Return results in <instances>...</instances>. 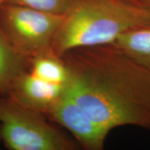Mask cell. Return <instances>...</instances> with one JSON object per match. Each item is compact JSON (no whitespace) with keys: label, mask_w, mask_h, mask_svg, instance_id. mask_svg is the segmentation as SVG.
Returning a JSON list of instances; mask_svg holds the SVG:
<instances>
[{"label":"cell","mask_w":150,"mask_h":150,"mask_svg":"<svg viewBox=\"0 0 150 150\" xmlns=\"http://www.w3.org/2000/svg\"><path fill=\"white\" fill-rule=\"evenodd\" d=\"M64 90L65 85L43 81L28 70L18 75L7 95L24 107L48 115Z\"/></svg>","instance_id":"obj_6"},{"label":"cell","mask_w":150,"mask_h":150,"mask_svg":"<svg viewBox=\"0 0 150 150\" xmlns=\"http://www.w3.org/2000/svg\"><path fill=\"white\" fill-rule=\"evenodd\" d=\"M61 58L69 73L65 89L95 122L109 132L150 131V70L112 44L74 48Z\"/></svg>","instance_id":"obj_1"},{"label":"cell","mask_w":150,"mask_h":150,"mask_svg":"<svg viewBox=\"0 0 150 150\" xmlns=\"http://www.w3.org/2000/svg\"><path fill=\"white\" fill-rule=\"evenodd\" d=\"M69 131L75 141L86 150H102L109 131L95 122L66 89L48 115Z\"/></svg>","instance_id":"obj_5"},{"label":"cell","mask_w":150,"mask_h":150,"mask_svg":"<svg viewBox=\"0 0 150 150\" xmlns=\"http://www.w3.org/2000/svg\"><path fill=\"white\" fill-rule=\"evenodd\" d=\"M150 26V8L128 0H70L54 35L52 51L111 44L129 29Z\"/></svg>","instance_id":"obj_2"},{"label":"cell","mask_w":150,"mask_h":150,"mask_svg":"<svg viewBox=\"0 0 150 150\" xmlns=\"http://www.w3.org/2000/svg\"><path fill=\"white\" fill-rule=\"evenodd\" d=\"M29 58L14 50L0 29V94H8L15 79L29 70Z\"/></svg>","instance_id":"obj_8"},{"label":"cell","mask_w":150,"mask_h":150,"mask_svg":"<svg viewBox=\"0 0 150 150\" xmlns=\"http://www.w3.org/2000/svg\"><path fill=\"white\" fill-rule=\"evenodd\" d=\"M2 142L11 150H75L79 145L45 118L8 97L0 98Z\"/></svg>","instance_id":"obj_3"},{"label":"cell","mask_w":150,"mask_h":150,"mask_svg":"<svg viewBox=\"0 0 150 150\" xmlns=\"http://www.w3.org/2000/svg\"><path fill=\"white\" fill-rule=\"evenodd\" d=\"M128 1H132V2L138 4H140V5L145 6V4H146V1H147V0H128Z\"/></svg>","instance_id":"obj_11"},{"label":"cell","mask_w":150,"mask_h":150,"mask_svg":"<svg viewBox=\"0 0 150 150\" xmlns=\"http://www.w3.org/2000/svg\"><path fill=\"white\" fill-rule=\"evenodd\" d=\"M63 16L5 2L0 6V29L18 53L31 58L52 52V45Z\"/></svg>","instance_id":"obj_4"},{"label":"cell","mask_w":150,"mask_h":150,"mask_svg":"<svg viewBox=\"0 0 150 150\" xmlns=\"http://www.w3.org/2000/svg\"><path fill=\"white\" fill-rule=\"evenodd\" d=\"M2 142V138H1V131H0V143Z\"/></svg>","instance_id":"obj_14"},{"label":"cell","mask_w":150,"mask_h":150,"mask_svg":"<svg viewBox=\"0 0 150 150\" xmlns=\"http://www.w3.org/2000/svg\"><path fill=\"white\" fill-rule=\"evenodd\" d=\"M6 2L29 7L41 12L63 16L70 0H8Z\"/></svg>","instance_id":"obj_10"},{"label":"cell","mask_w":150,"mask_h":150,"mask_svg":"<svg viewBox=\"0 0 150 150\" xmlns=\"http://www.w3.org/2000/svg\"><path fill=\"white\" fill-rule=\"evenodd\" d=\"M111 44L132 61L150 70V26L129 29Z\"/></svg>","instance_id":"obj_7"},{"label":"cell","mask_w":150,"mask_h":150,"mask_svg":"<svg viewBox=\"0 0 150 150\" xmlns=\"http://www.w3.org/2000/svg\"><path fill=\"white\" fill-rule=\"evenodd\" d=\"M29 71L40 79L59 85H65L69 76L63 60L53 52L30 59Z\"/></svg>","instance_id":"obj_9"},{"label":"cell","mask_w":150,"mask_h":150,"mask_svg":"<svg viewBox=\"0 0 150 150\" xmlns=\"http://www.w3.org/2000/svg\"><path fill=\"white\" fill-rule=\"evenodd\" d=\"M7 1H8V0H0V6L3 4H4L5 2H6Z\"/></svg>","instance_id":"obj_13"},{"label":"cell","mask_w":150,"mask_h":150,"mask_svg":"<svg viewBox=\"0 0 150 150\" xmlns=\"http://www.w3.org/2000/svg\"><path fill=\"white\" fill-rule=\"evenodd\" d=\"M145 6L148 8H150V0H147V1H146V4H145Z\"/></svg>","instance_id":"obj_12"}]
</instances>
